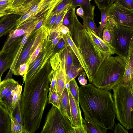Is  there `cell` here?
I'll return each instance as SVG.
<instances>
[{"instance_id":"28","label":"cell","mask_w":133,"mask_h":133,"mask_svg":"<svg viewBox=\"0 0 133 133\" xmlns=\"http://www.w3.org/2000/svg\"><path fill=\"white\" fill-rule=\"evenodd\" d=\"M68 87L76 102L79 104V87L75 79L71 80L68 84Z\"/></svg>"},{"instance_id":"34","label":"cell","mask_w":133,"mask_h":133,"mask_svg":"<svg viewBox=\"0 0 133 133\" xmlns=\"http://www.w3.org/2000/svg\"><path fill=\"white\" fill-rule=\"evenodd\" d=\"M21 97L13 109L12 115L18 123L23 126L21 111Z\"/></svg>"},{"instance_id":"3","label":"cell","mask_w":133,"mask_h":133,"mask_svg":"<svg viewBox=\"0 0 133 133\" xmlns=\"http://www.w3.org/2000/svg\"><path fill=\"white\" fill-rule=\"evenodd\" d=\"M69 25L72 39L79 49L87 67L89 81L92 83L99 66L107 56L96 46L76 15L71 17Z\"/></svg>"},{"instance_id":"17","label":"cell","mask_w":133,"mask_h":133,"mask_svg":"<svg viewBox=\"0 0 133 133\" xmlns=\"http://www.w3.org/2000/svg\"><path fill=\"white\" fill-rule=\"evenodd\" d=\"M62 38L65 41L66 45L69 46L75 55L88 77V72L87 65L79 49L72 39L70 32L63 34Z\"/></svg>"},{"instance_id":"21","label":"cell","mask_w":133,"mask_h":133,"mask_svg":"<svg viewBox=\"0 0 133 133\" xmlns=\"http://www.w3.org/2000/svg\"><path fill=\"white\" fill-rule=\"evenodd\" d=\"M60 55L64 59L65 69L73 65L81 66L78 59L69 46L66 45L62 50Z\"/></svg>"},{"instance_id":"19","label":"cell","mask_w":133,"mask_h":133,"mask_svg":"<svg viewBox=\"0 0 133 133\" xmlns=\"http://www.w3.org/2000/svg\"><path fill=\"white\" fill-rule=\"evenodd\" d=\"M59 109L62 114L66 116L71 122L69 99L68 89L66 86L61 96L59 97Z\"/></svg>"},{"instance_id":"55","label":"cell","mask_w":133,"mask_h":133,"mask_svg":"<svg viewBox=\"0 0 133 133\" xmlns=\"http://www.w3.org/2000/svg\"></svg>"},{"instance_id":"41","label":"cell","mask_w":133,"mask_h":133,"mask_svg":"<svg viewBox=\"0 0 133 133\" xmlns=\"http://www.w3.org/2000/svg\"><path fill=\"white\" fill-rule=\"evenodd\" d=\"M112 37V30L104 28L102 31V39L107 43H111Z\"/></svg>"},{"instance_id":"44","label":"cell","mask_w":133,"mask_h":133,"mask_svg":"<svg viewBox=\"0 0 133 133\" xmlns=\"http://www.w3.org/2000/svg\"><path fill=\"white\" fill-rule=\"evenodd\" d=\"M27 0H12L7 10L8 12L16 9L21 6Z\"/></svg>"},{"instance_id":"26","label":"cell","mask_w":133,"mask_h":133,"mask_svg":"<svg viewBox=\"0 0 133 133\" xmlns=\"http://www.w3.org/2000/svg\"><path fill=\"white\" fill-rule=\"evenodd\" d=\"M41 0H27L20 7L8 12V14H17L21 15L24 14L31 8L36 5Z\"/></svg>"},{"instance_id":"46","label":"cell","mask_w":133,"mask_h":133,"mask_svg":"<svg viewBox=\"0 0 133 133\" xmlns=\"http://www.w3.org/2000/svg\"><path fill=\"white\" fill-rule=\"evenodd\" d=\"M66 46L65 41L62 38L59 41L56 45L54 50V54L56 52H59Z\"/></svg>"},{"instance_id":"52","label":"cell","mask_w":133,"mask_h":133,"mask_svg":"<svg viewBox=\"0 0 133 133\" xmlns=\"http://www.w3.org/2000/svg\"><path fill=\"white\" fill-rule=\"evenodd\" d=\"M63 36H61L57 37L52 40L51 41V44L52 47L54 48L60 40L62 38Z\"/></svg>"},{"instance_id":"7","label":"cell","mask_w":133,"mask_h":133,"mask_svg":"<svg viewBox=\"0 0 133 133\" xmlns=\"http://www.w3.org/2000/svg\"><path fill=\"white\" fill-rule=\"evenodd\" d=\"M112 37L110 45L118 56L125 58L133 39V28L116 24L112 29Z\"/></svg>"},{"instance_id":"13","label":"cell","mask_w":133,"mask_h":133,"mask_svg":"<svg viewBox=\"0 0 133 133\" xmlns=\"http://www.w3.org/2000/svg\"><path fill=\"white\" fill-rule=\"evenodd\" d=\"M21 16L17 14H9L1 17L0 37L9 34L16 25L17 21Z\"/></svg>"},{"instance_id":"15","label":"cell","mask_w":133,"mask_h":133,"mask_svg":"<svg viewBox=\"0 0 133 133\" xmlns=\"http://www.w3.org/2000/svg\"><path fill=\"white\" fill-rule=\"evenodd\" d=\"M59 66L57 74L55 88L58 97H59L66 86L65 75V63L64 59L60 56Z\"/></svg>"},{"instance_id":"43","label":"cell","mask_w":133,"mask_h":133,"mask_svg":"<svg viewBox=\"0 0 133 133\" xmlns=\"http://www.w3.org/2000/svg\"><path fill=\"white\" fill-rule=\"evenodd\" d=\"M57 16V15H50L46 19L44 20L42 25L47 28L49 30L51 29L53 26Z\"/></svg>"},{"instance_id":"23","label":"cell","mask_w":133,"mask_h":133,"mask_svg":"<svg viewBox=\"0 0 133 133\" xmlns=\"http://www.w3.org/2000/svg\"><path fill=\"white\" fill-rule=\"evenodd\" d=\"M83 119L82 124L84 125L87 133H106L107 130L87 118Z\"/></svg>"},{"instance_id":"9","label":"cell","mask_w":133,"mask_h":133,"mask_svg":"<svg viewBox=\"0 0 133 133\" xmlns=\"http://www.w3.org/2000/svg\"><path fill=\"white\" fill-rule=\"evenodd\" d=\"M42 19H37L32 22H24L15 27L9 34L1 50L6 51L20 43L23 35L30 30L35 29L37 24Z\"/></svg>"},{"instance_id":"38","label":"cell","mask_w":133,"mask_h":133,"mask_svg":"<svg viewBox=\"0 0 133 133\" xmlns=\"http://www.w3.org/2000/svg\"><path fill=\"white\" fill-rule=\"evenodd\" d=\"M12 1V0L0 1V17L8 14L7 10Z\"/></svg>"},{"instance_id":"27","label":"cell","mask_w":133,"mask_h":133,"mask_svg":"<svg viewBox=\"0 0 133 133\" xmlns=\"http://www.w3.org/2000/svg\"><path fill=\"white\" fill-rule=\"evenodd\" d=\"M83 25L85 29H89L96 35L100 37L99 34L97 27L94 22V19L92 18L88 17L83 18Z\"/></svg>"},{"instance_id":"47","label":"cell","mask_w":133,"mask_h":133,"mask_svg":"<svg viewBox=\"0 0 133 133\" xmlns=\"http://www.w3.org/2000/svg\"><path fill=\"white\" fill-rule=\"evenodd\" d=\"M114 132L115 133H128L127 130L125 129L119 123L115 125Z\"/></svg>"},{"instance_id":"31","label":"cell","mask_w":133,"mask_h":133,"mask_svg":"<svg viewBox=\"0 0 133 133\" xmlns=\"http://www.w3.org/2000/svg\"><path fill=\"white\" fill-rule=\"evenodd\" d=\"M71 6H68L57 14L56 18L51 29H55L61 23H63L64 17L68 13V11L71 9Z\"/></svg>"},{"instance_id":"8","label":"cell","mask_w":133,"mask_h":133,"mask_svg":"<svg viewBox=\"0 0 133 133\" xmlns=\"http://www.w3.org/2000/svg\"><path fill=\"white\" fill-rule=\"evenodd\" d=\"M55 48L51 42L45 40L42 50L35 59L29 65L28 70L23 76L24 83L32 76L39 74L49 62L54 53Z\"/></svg>"},{"instance_id":"30","label":"cell","mask_w":133,"mask_h":133,"mask_svg":"<svg viewBox=\"0 0 133 133\" xmlns=\"http://www.w3.org/2000/svg\"><path fill=\"white\" fill-rule=\"evenodd\" d=\"M11 133H27L24 126L18 123L12 115L11 116Z\"/></svg>"},{"instance_id":"25","label":"cell","mask_w":133,"mask_h":133,"mask_svg":"<svg viewBox=\"0 0 133 133\" xmlns=\"http://www.w3.org/2000/svg\"><path fill=\"white\" fill-rule=\"evenodd\" d=\"M19 83L12 78L5 79L0 82V102L3 97L12 87Z\"/></svg>"},{"instance_id":"54","label":"cell","mask_w":133,"mask_h":133,"mask_svg":"<svg viewBox=\"0 0 133 133\" xmlns=\"http://www.w3.org/2000/svg\"><path fill=\"white\" fill-rule=\"evenodd\" d=\"M3 0H0V1H3Z\"/></svg>"},{"instance_id":"53","label":"cell","mask_w":133,"mask_h":133,"mask_svg":"<svg viewBox=\"0 0 133 133\" xmlns=\"http://www.w3.org/2000/svg\"><path fill=\"white\" fill-rule=\"evenodd\" d=\"M69 15L68 13V14H67L64 17L63 20V25L66 26L69 25V24L70 22L68 18Z\"/></svg>"},{"instance_id":"48","label":"cell","mask_w":133,"mask_h":133,"mask_svg":"<svg viewBox=\"0 0 133 133\" xmlns=\"http://www.w3.org/2000/svg\"><path fill=\"white\" fill-rule=\"evenodd\" d=\"M86 76L85 72L83 71L80 74L78 78V80L79 83L82 86L85 85L87 84V80L86 79Z\"/></svg>"},{"instance_id":"4","label":"cell","mask_w":133,"mask_h":133,"mask_svg":"<svg viewBox=\"0 0 133 133\" xmlns=\"http://www.w3.org/2000/svg\"><path fill=\"white\" fill-rule=\"evenodd\" d=\"M125 65V58L123 57L116 56L106 58L97 70L92 83L99 88L111 90L123 83Z\"/></svg>"},{"instance_id":"49","label":"cell","mask_w":133,"mask_h":133,"mask_svg":"<svg viewBox=\"0 0 133 133\" xmlns=\"http://www.w3.org/2000/svg\"><path fill=\"white\" fill-rule=\"evenodd\" d=\"M74 128L75 133H87L85 128L83 124L81 127Z\"/></svg>"},{"instance_id":"20","label":"cell","mask_w":133,"mask_h":133,"mask_svg":"<svg viewBox=\"0 0 133 133\" xmlns=\"http://www.w3.org/2000/svg\"><path fill=\"white\" fill-rule=\"evenodd\" d=\"M91 0H72V7H81L84 11L83 18L90 17L94 19L95 6L91 4Z\"/></svg>"},{"instance_id":"50","label":"cell","mask_w":133,"mask_h":133,"mask_svg":"<svg viewBox=\"0 0 133 133\" xmlns=\"http://www.w3.org/2000/svg\"><path fill=\"white\" fill-rule=\"evenodd\" d=\"M59 31L63 34H65L70 32L69 29L67 26L61 23L58 25Z\"/></svg>"},{"instance_id":"33","label":"cell","mask_w":133,"mask_h":133,"mask_svg":"<svg viewBox=\"0 0 133 133\" xmlns=\"http://www.w3.org/2000/svg\"><path fill=\"white\" fill-rule=\"evenodd\" d=\"M72 0H63L52 11L50 15H57L67 6H72Z\"/></svg>"},{"instance_id":"37","label":"cell","mask_w":133,"mask_h":133,"mask_svg":"<svg viewBox=\"0 0 133 133\" xmlns=\"http://www.w3.org/2000/svg\"><path fill=\"white\" fill-rule=\"evenodd\" d=\"M59 64L60 63L58 64L52 68L53 70V72L51 82V83L49 89L48 98L50 97L53 90L55 89V86L56 82L57 74L59 66Z\"/></svg>"},{"instance_id":"35","label":"cell","mask_w":133,"mask_h":133,"mask_svg":"<svg viewBox=\"0 0 133 133\" xmlns=\"http://www.w3.org/2000/svg\"><path fill=\"white\" fill-rule=\"evenodd\" d=\"M45 39L42 40L38 44L36 49L33 51L27 62L29 65L35 59L39 52L42 51L45 43Z\"/></svg>"},{"instance_id":"6","label":"cell","mask_w":133,"mask_h":133,"mask_svg":"<svg viewBox=\"0 0 133 133\" xmlns=\"http://www.w3.org/2000/svg\"><path fill=\"white\" fill-rule=\"evenodd\" d=\"M41 133H75L71 121L60 110L52 105L48 112Z\"/></svg>"},{"instance_id":"12","label":"cell","mask_w":133,"mask_h":133,"mask_svg":"<svg viewBox=\"0 0 133 133\" xmlns=\"http://www.w3.org/2000/svg\"><path fill=\"white\" fill-rule=\"evenodd\" d=\"M68 92L70 106L71 123L72 127H78L82 125V119L81 111L79 104L75 101L68 87Z\"/></svg>"},{"instance_id":"42","label":"cell","mask_w":133,"mask_h":133,"mask_svg":"<svg viewBox=\"0 0 133 133\" xmlns=\"http://www.w3.org/2000/svg\"><path fill=\"white\" fill-rule=\"evenodd\" d=\"M114 2L117 5L133 10V0H115Z\"/></svg>"},{"instance_id":"40","label":"cell","mask_w":133,"mask_h":133,"mask_svg":"<svg viewBox=\"0 0 133 133\" xmlns=\"http://www.w3.org/2000/svg\"><path fill=\"white\" fill-rule=\"evenodd\" d=\"M48 103L51 104L59 108V97L56 89L53 90L50 97H49Z\"/></svg>"},{"instance_id":"18","label":"cell","mask_w":133,"mask_h":133,"mask_svg":"<svg viewBox=\"0 0 133 133\" xmlns=\"http://www.w3.org/2000/svg\"><path fill=\"white\" fill-rule=\"evenodd\" d=\"M12 115L0 103V133H11Z\"/></svg>"},{"instance_id":"39","label":"cell","mask_w":133,"mask_h":133,"mask_svg":"<svg viewBox=\"0 0 133 133\" xmlns=\"http://www.w3.org/2000/svg\"><path fill=\"white\" fill-rule=\"evenodd\" d=\"M63 34L59 31L58 26L54 29L49 30L47 37V41L51 42L52 40L61 36H63Z\"/></svg>"},{"instance_id":"5","label":"cell","mask_w":133,"mask_h":133,"mask_svg":"<svg viewBox=\"0 0 133 133\" xmlns=\"http://www.w3.org/2000/svg\"><path fill=\"white\" fill-rule=\"evenodd\" d=\"M112 89L116 117L127 130L133 128V81L127 84H119Z\"/></svg>"},{"instance_id":"10","label":"cell","mask_w":133,"mask_h":133,"mask_svg":"<svg viewBox=\"0 0 133 133\" xmlns=\"http://www.w3.org/2000/svg\"><path fill=\"white\" fill-rule=\"evenodd\" d=\"M106 11L107 16L112 17L116 24L133 28V10L114 3Z\"/></svg>"},{"instance_id":"51","label":"cell","mask_w":133,"mask_h":133,"mask_svg":"<svg viewBox=\"0 0 133 133\" xmlns=\"http://www.w3.org/2000/svg\"><path fill=\"white\" fill-rule=\"evenodd\" d=\"M76 13L77 15L79 16L82 18H83L84 15V11L81 7H80L77 9Z\"/></svg>"},{"instance_id":"22","label":"cell","mask_w":133,"mask_h":133,"mask_svg":"<svg viewBox=\"0 0 133 133\" xmlns=\"http://www.w3.org/2000/svg\"><path fill=\"white\" fill-rule=\"evenodd\" d=\"M34 30V29H32L30 30L23 35L22 39L20 43L17 52L11 66L9 69V72L5 79L11 78L14 67L19 57L22 52L23 48L24 45L27 42L29 37Z\"/></svg>"},{"instance_id":"14","label":"cell","mask_w":133,"mask_h":133,"mask_svg":"<svg viewBox=\"0 0 133 133\" xmlns=\"http://www.w3.org/2000/svg\"><path fill=\"white\" fill-rule=\"evenodd\" d=\"M125 59V71L123 83L127 84L133 81V40L130 43L128 53Z\"/></svg>"},{"instance_id":"36","label":"cell","mask_w":133,"mask_h":133,"mask_svg":"<svg viewBox=\"0 0 133 133\" xmlns=\"http://www.w3.org/2000/svg\"><path fill=\"white\" fill-rule=\"evenodd\" d=\"M115 0H94V2L98 9L106 10L111 6Z\"/></svg>"},{"instance_id":"11","label":"cell","mask_w":133,"mask_h":133,"mask_svg":"<svg viewBox=\"0 0 133 133\" xmlns=\"http://www.w3.org/2000/svg\"><path fill=\"white\" fill-rule=\"evenodd\" d=\"M20 43L6 51H0V82L1 81L2 77L4 72L10 68Z\"/></svg>"},{"instance_id":"2","label":"cell","mask_w":133,"mask_h":133,"mask_svg":"<svg viewBox=\"0 0 133 133\" xmlns=\"http://www.w3.org/2000/svg\"><path fill=\"white\" fill-rule=\"evenodd\" d=\"M110 91L91 83L79 88V103L84 118L107 130H113L116 117L112 95Z\"/></svg>"},{"instance_id":"1","label":"cell","mask_w":133,"mask_h":133,"mask_svg":"<svg viewBox=\"0 0 133 133\" xmlns=\"http://www.w3.org/2000/svg\"><path fill=\"white\" fill-rule=\"evenodd\" d=\"M48 63L40 72L25 81L20 101L23 126L27 133H34L39 128L48 101L49 85L53 72Z\"/></svg>"},{"instance_id":"29","label":"cell","mask_w":133,"mask_h":133,"mask_svg":"<svg viewBox=\"0 0 133 133\" xmlns=\"http://www.w3.org/2000/svg\"><path fill=\"white\" fill-rule=\"evenodd\" d=\"M22 91V85L19 84L16 86L13 90L12 102V110L21 97Z\"/></svg>"},{"instance_id":"32","label":"cell","mask_w":133,"mask_h":133,"mask_svg":"<svg viewBox=\"0 0 133 133\" xmlns=\"http://www.w3.org/2000/svg\"><path fill=\"white\" fill-rule=\"evenodd\" d=\"M101 14V21L99 22V25L97 28L100 38L102 39V31L107 22V19L110 16L107 15L105 10H100Z\"/></svg>"},{"instance_id":"45","label":"cell","mask_w":133,"mask_h":133,"mask_svg":"<svg viewBox=\"0 0 133 133\" xmlns=\"http://www.w3.org/2000/svg\"><path fill=\"white\" fill-rule=\"evenodd\" d=\"M29 67L27 62L20 64L18 70L16 75L21 76L22 77L26 72Z\"/></svg>"},{"instance_id":"16","label":"cell","mask_w":133,"mask_h":133,"mask_svg":"<svg viewBox=\"0 0 133 133\" xmlns=\"http://www.w3.org/2000/svg\"><path fill=\"white\" fill-rule=\"evenodd\" d=\"M92 41L97 48L108 57L115 54V49L110 44L104 41L89 29H86Z\"/></svg>"},{"instance_id":"24","label":"cell","mask_w":133,"mask_h":133,"mask_svg":"<svg viewBox=\"0 0 133 133\" xmlns=\"http://www.w3.org/2000/svg\"><path fill=\"white\" fill-rule=\"evenodd\" d=\"M83 70L81 66L76 65H71L66 69L65 71L66 84L79 75Z\"/></svg>"}]
</instances>
